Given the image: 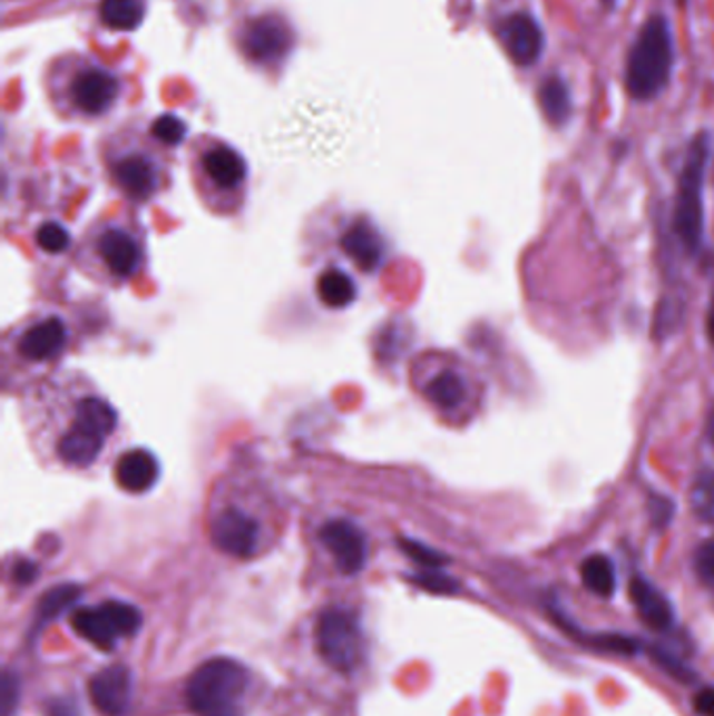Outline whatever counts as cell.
I'll return each instance as SVG.
<instances>
[{
    "label": "cell",
    "mask_w": 714,
    "mask_h": 716,
    "mask_svg": "<svg viewBox=\"0 0 714 716\" xmlns=\"http://www.w3.org/2000/svg\"><path fill=\"white\" fill-rule=\"evenodd\" d=\"M21 420L49 470L90 473L118 447L120 413L85 373H52L23 396Z\"/></svg>",
    "instance_id": "cell-1"
},
{
    "label": "cell",
    "mask_w": 714,
    "mask_h": 716,
    "mask_svg": "<svg viewBox=\"0 0 714 716\" xmlns=\"http://www.w3.org/2000/svg\"><path fill=\"white\" fill-rule=\"evenodd\" d=\"M209 537L231 558H254L264 539V509L271 507L268 489L258 478L228 475L212 492Z\"/></svg>",
    "instance_id": "cell-2"
},
{
    "label": "cell",
    "mask_w": 714,
    "mask_h": 716,
    "mask_svg": "<svg viewBox=\"0 0 714 716\" xmlns=\"http://www.w3.org/2000/svg\"><path fill=\"white\" fill-rule=\"evenodd\" d=\"M147 261L145 233L128 216H104L82 235L76 263L88 279L123 287L135 279Z\"/></svg>",
    "instance_id": "cell-3"
},
{
    "label": "cell",
    "mask_w": 714,
    "mask_h": 716,
    "mask_svg": "<svg viewBox=\"0 0 714 716\" xmlns=\"http://www.w3.org/2000/svg\"><path fill=\"white\" fill-rule=\"evenodd\" d=\"M70 346V327L59 315L32 313L21 318L4 337V363L23 375L51 373Z\"/></svg>",
    "instance_id": "cell-4"
},
{
    "label": "cell",
    "mask_w": 714,
    "mask_h": 716,
    "mask_svg": "<svg viewBox=\"0 0 714 716\" xmlns=\"http://www.w3.org/2000/svg\"><path fill=\"white\" fill-rule=\"evenodd\" d=\"M673 71V36L663 16L647 19L627 57L628 95L637 101H652L663 92Z\"/></svg>",
    "instance_id": "cell-5"
},
{
    "label": "cell",
    "mask_w": 714,
    "mask_h": 716,
    "mask_svg": "<svg viewBox=\"0 0 714 716\" xmlns=\"http://www.w3.org/2000/svg\"><path fill=\"white\" fill-rule=\"evenodd\" d=\"M250 685L244 664L212 658L197 666L187 683V704L197 716H242V702Z\"/></svg>",
    "instance_id": "cell-6"
},
{
    "label": "cell",
    "mask_w": 714,
    "mask_h": 716,
    "mask_svg": "<svg viewBox=\"0 0 714 716\" xmlns=\"http://www.w3.org/2000/svg\"><path fill=\"white\" fill-rule=\"evenodd\" d=\"M711 158L708 135L692 140L679 176L675 202V233L687 252H697L704 242V176Z\"/></svg>",
    "instance_id": "cell-7"
},
{
    "label": "cell",
    "mask_w": 714,
    "mask_h": 716,
    "mask_svg": "<svg viewBox=\"0 0 714 716\" xmlns=\"http://www.w3.org/2000/svg\"><path fill=\"white\" fill-rule=\"evenodd\" d=\"M199 175V193L206 206L223 216L242 206L245 180H247V164L239 151L218 143L206 149L197 161Z\"/></svg>",
    "instance_id": "cell-8"
},
{
    "label": "cell",
    "mask_w": 714,
    "mask_h": 716,
    "mask_svg": "<svg viewBox=\"0 0 714 716\" xmlns=\"http://www.w3.org/2000/svg\"><path fill=\"white\" fill-rule=\"evenodd\" d=\"M314 537L319 547L330 556L335 570L344 577L363 572L369 559V534L354 516L335 511L319 520Z\"/></svg>",
    "instance_id": "cell-9"
},
{
    "label": "cell",
    "mask_w": 714,
    "mask_h": 716,
    "mask_svg": "<svg viewBox=\"0 0 714 716\" xmlns=\"http://www.w3.org/2000/svg\"><path fill=\"white\" fill-rule=\"evenodd\" d=\"M316 647L325 663L338 673H352L363 658V630L354 611L332 606L316 622Z\"/></svg>",
    "instance_id": "cell-10"
},
{
    "label": "cell",
    "mask_w": 714,
    "mask_h": 716,
    "mask_svg": "<svg viewBox=\"0 0 714 716\" xmlns=\"http://www.w3.org/2000/svg\"><path fill=\"white\" fill-rule=\"evenodd\" d=\"M143 625V614L137 606L107 599L92 608H80L71 616L74 630L92 646L111 651L120 639L137 635Z\"/></svg>",
    "instance_id": "cell-11"
},
{
    "label": "cell",
    "mask_w": 714,
    "mask_h": 716,
    "mask_svg": "<svg viewBox=\"0 0 714 716\" xmlns=\"http://www.w3.org/2000/svg\"><path fill=\"white\" fill-rule=\"evenodd\" d=\"M413 384L419 396L440 415L461 413L471 399L466 373L449 363H438L434 359H421L413 367Z\"/></svg>",
    "instance_id": "cell-12"
},
{
    "label": "cell",
    "mask_w": 714,
    "mask_h": 716,
    "mask_svg": "<svg viewBox=\"0 0 714 716\" xmlns=\"http://www.w3.org/2000/svg\"><path fill=\"white\" fill-rule=\"evenodd\" d=\"M333 245L361 275H375L385 264V237L365 216H350L335 225Z\"/></svg>",
    "instance_id": "cell-13"
},
{
    "label": "cell",
    "mask_w": 714,
    "mask_h": 716,
    "mask_svg": "<svg viewBox=\"0 0 714 716\" xmlns=\"http://www.w3.org/2000/svg\"><path fill=\"white\" fill-rule=\"evenodd\" d=\"M114 185L133 202H149L156 197L164 180L156 159L143 151H126L109 164Z\"/></svg>",
    "instance_id": "cell-14"
},
{
    "label": "cell",
    "mask_w": 714,
    "mask_h": 716,
    "mask_svg": "<svg viewBox=\"0 0 714 716\" xmlns=\"http://www.w3.org/2000/svg\"><path fill=\"white\" fill-rule=\"evenodd\" d=\"M294 47L292 28L277 16H262L247 21L242 35L244 53L256 63L281 61Z\"/></svg>",
    "instance_id": "cell-15"
},
{
    "label": "cell",
    "mask_w": 714,
    "mask_h": 716,
    "mask_svg": "<svg viewBox=\"0 0 714 716\" xmlns=\"http://www.w3.org/2000/svg\"><path fill=\"white\" fill-rule=\"evenodd\" d=\"M88 694L99 713L124 716L133 702V675L124 664H111L90 679Z\"/></svg>",
    "instance_id": "cell-16"
},
{
    "label": "cell",
    "mask_w": 714,
    "mask_h": 716,
    "mask_svg": "<svg viewBox=\"0 0 714 716\" xmlns=\"http://www.w3.org/2000/svg\"><path fill=\"white\" fill-rule=\"evenodd\" d=\"M499 38L516 66L528 68L539 61L545 38L537 19L532 16L514 13L503 19L499 26Z\"/></svg>",
    "instance_id": "cell-17"
},
{
    "label": "cell",
    "mask_w": 714,
    "mask_h": 716,
    "mask_svg": "<svg viewBox=\"0 0 714 716\" xmlns=\"http://www.w3.org/2000/svg\"><path fill=\"white\" fill-rule=\"evenodd\" d=\"M71 101L87 116H101L116 104L120 80L105 70L82 71L71 85Z\"/></svg>",
    "instance_id": "cell-18"
},
{
    "label": "cell",
    "mask_w": 714,
    "mask_h": 716,
    "mask_svg": "<svg viewBox=\"0 0 714 716\" xmlns=\"http://www.w3.org/2000/svg\"><path fill=\"white\" fill-rule=\"evenodd\" d=\"M159 478V463L156 454L145 449H130L116 457L114 480L128 494H143L156 487Z\"/></svg>",
    "instance_id": "cell-19"
},
{
    "label": "cell",
    "mask_w": 714,
    "mask_h": 716,
    "mask_svg": "<svg viewBox=\"0 0 714 716\" xmlns=\"http://www.w3.org/2000/svg\"><path fill=\"white\" fill-rule=\"evenodd\" d=\"M630 599L635 604V610L644 620L645 627L652 630L671 629L675 620V610L668 601V597L658 591L649 580L635 577L630 580Z\"/></svg>",
    "instance_id": "cell-20"
},
{
    "label": "cell",
    "mask_w": 714,
    "mask_h": 716,
    "mask_svg": "<svg viewBox=\"0 0 714 716\" xmlns=\"http://www.w3.org/2000/svg\"><path fill=\"white\" fill-rule=\"evenodd\" d=\"M359 296V285L346 268L325 266L316 277V297L327 308H349Z\"/></svg>",
    "instance_id": "cell-21"
},
{
    "label": "cell",
    "mask_w": 714,
    "mask_h": 716,
    "mask_svg": "<svg viewBox=\"0 0 714 716\" xmlns=\"http://www.w3.org/2000/svg\"><path fill=\"white\" fill-rule=\"evenodd\" d=\"M539 106L545 118L554 126L568 122L573 114V95L568 85L559 76H549L540 82Z\"/></svg>",
    "instance_id": "cell-22"
},
{
    "label": "cell",
    "mask_w": 714,
    "mask_h": 716,
    "mask_svg": "<svg viewBox=\"0 0 714 716\" xmlns=\"http://www.w3.org/2000/svg\"><path fill=\"white\" fill-rule=\"evenodd\" d=\"M80 595L82 589L76 585H59L49 594L42 595L36 611L35 632H40L49 622L57 620L63 611L70 610L71 606L80 599Z\"/></svg>",
    "instance_id": "cell-23"
},
{
    "label": "cell",
    "mask_w": 714,
    "mask_h": 716,
    "mask_svg": "<svg viewBox=\"0 0 714 716\" xmlns=\"http://www.w3.org/2000/svg\"><path fill=\"white\" fill-rule=\"evenodd\" d=\"M580 578H583V585L597 597L608 599L616 591L614 563L601 553L589 556L580 563Z\"/></svg>",
    "instance_id": "cell-24"
},
{
    "label": "cell",
    "mask_w": 714,
    "mask_h": 716,
    "mask_svg": "<svg viewBox=\"0 0 714 716\" xmlns=\"http://www.w3.org/2000/svg\"><path fill=\"white\" fill-rule=\"evenodd\" d=\"M145 18L143 0H101V19L111 30H135Z\"/></svg>",
    "instance_id": "cell-25"
},
{
    "label": "cell",
    "mask_w": 714,
    "mask_h": 716,
    "mask_svg": "<svg viewBox=\"0 0 714 716\" xmlns=\"http://www.w3.org/2000/svg\"><path fill=\"white\" fill-rule=\"evenodd\" d=\"M689 506L702 522L714 526V470L697 473L689 490Z\"/></svg>",
    "instance_id": "cell-26"
},
{
    "label": "cell",
    "mask_w": 714,
    "mask_h": 716,
    "mask_svg": "<svg viewBox=\"0 0 714 716\" xmlns=\"http://www.w3.org/2000/svg\"><path fill=\"white\" fill-rule=\"evenodd\" d=\"M36 244L47 254H63L70 247V233L57 223H47L36 231Z\"/></svg>",
    "instance_id": "cell-27"
},
{
    "label": "cell",
    "mask_w": 714,
    "mask_h": 716,
    "mask_svg": "<svg viewBox=\"0 0 714 716\" xmlns=\"http://www.w3.org/2000/svg\"><path fill=\"white\" fill-rule=\"evenodd\" d=\"M151 135H154V139L164 143V145H178L187 135V126L180 118H176L173 114H166V116H159L156 122L151 124Z\"/></svg>",
    "instance_id": "cell-28"
},
{
    "label": "cell",
    "mask_w": 714,
    "mask_h": 716,
    "mask_svg": "<svg viewBox=\"0 0 714 716\" xmlns=\"http://www.w3.org/2000/svg\"><path fill=\"white\" fill-rule=\"evenodd\" d=\"M649 656L654 658V663L661 664L664 670H666L671 677H675L677 681H696V675H694L685 664L681 663L677 656H673L671 651H666L663 647H649Z\"/></svg>",
    "instance_id": "cell-29"
},
{
    "label": "cell",
    "mask_w": 714,
    "mask_h": 716,
    "mask_svg": "<svg viewBox=\"0 0 714 716\" xmlns=\"http://www.w3.org/2000/svg\"><path fill=\"white\" fill-rule=\"evenodd\" d=\"M694 572L702 585L714 589V539L697 547L694 553Z\"/></svg>",
    "instance_id": "cell-30"
},
{
    "label": "cell",
    "mask_w": 714,
    "mask_h": 716,
    "mask_svg": "<svg viewBox=\"0 0 714 716\" xmlns=\"http://www.w3.org/2000/svg\"><path fill=\"white\" fill-rule=\"evenodd\" d=\"M19 694H21V685H19L18 675L7 670L0 681V713L2 716H13V713L18 710Z\"/></svg>",
    "instance_id": "cell-31"
},
{
    "label": "cell",
    "mask_w": 714,
    "mask_h": 716,
    "mask_svg": "<svg viewBox=\"0 0 714 716\" xmlns=\"http://www.w3.org/2000/svg\"><path fill=\"white\" fill-rule=\"evenodd\" d=\"M591 644L599 649H606L612 654H623V656H635L639 651L637 641L628 639L625 635H599V637H593Z\"/></svg>",
    "instance_id": "cell-32"
},
{
    "label": "cell",
    "mask_w": 714,
    "mask_h": 716,
    "mask_svg": "<svg viewBox=\"0 0 714 716\" xmlns=\"http://www.w3.org/2000/svg\"><path fill=\"white\" fill-rule=\"evenodd\" d=\"M415 580H418L419 587H423V589H428L432 594H454L457 591V582H454L453 578L438 575V572L421 575Z\"/></svg>",
    "instance_id": "cell-33"
},
{
    "label": "cell",
    "mask_w": 714,
    "mask_h": 716,
    "mask_svg": "<svg viewBox=\"0 0 714 716\" xmlns=\"http://www.w3.org/2000/svg\"><path fill=\"white\" fill-rule=\"evenodd\" d=\"M649 513H652V522L658 526V528H664L673 520V513H675V506L666 499V497H658L649 503Z\"/></svg>",
    "instance_id": "cell-34"
},
{
    "label": "cell",
    "mask_w": 714,
    "mask_h": 716,
    "mask_svg": "<svg viewBox=\"0 0 714 716\" xmlns=\"http://www.w3.org/2000/svg\"><path fill=\"white\" fill-rule=\"evenodd\" d=\"M407 553H409L411 558L418 559L419 563L428 566V568H440L442 563H447L444 556L436 553L432 549H426V547H421V545H407Z\"/></svg>",
    "instance_id": "cell-35"
},
{
    "label": "cell",
    "mask_w": 714,
    "mask_h": 716,
    "mask_svg": "<svg viewBox=\"0 0 714 716\" xmlns=\"http://www.w3.org/2000/svg\"><path fill=\"white\" fill-rule=\"evenodd\" d=\"M694 713L700 716H714V687L697 692L694 696Z\"/></svg>",
    "instance_id": "cell-36"
},
{
    "label": "cell",
    "mask_w": 714,
    "mask_h": 716,
    "mask_svg": "<svg viewBox=\"0 0 714 716\" xmlns=\"http://www.w3.org/2000/svg\"><path fill=\"white\" fill-rule=\"evenodd\" d=\"M49 716H80V710L71 699H52V704L49 706Z\"/></svg>",
    "instance_id": "cell-37"
},
{
    "label": "cell",
    "mask_w": 714,
    "mask_h": 716,
    "mask_svg": "<svg viewBox=\"0 0 714 716\" xmlns=\"http://www.w3.org/2000/svg\"><path fill=\"white\" fill-rule=\"evenodd\" d=\"M36 575H38V570H36L35 563H30V561H19L18 566H16V580H18L19 585L32 582Z\"/></svg>",
    "instance_id": "cell-38"
},
{
    "label": "cell",
    "mask_w": 714,
    "mask_h": 716,
    "mask_svg": "<svg viewBox=\"0 0 714 716\" xmlns=\"http://www.w3.org/2000/svg\"><path fill=\"white\" fill-rule=\"evenodd\" d=\"M706 333H708V340L714 346V294L713 300H711V308H708V316H706Z\"/></svg>",
    "instance_id": "cell-39"
},
{
    "label": "cell",
    "mask_w": 714,
    "mask_h": 716,
    "mask_svg": "<svg viewBox=\"0 0 714 716\" xmlns=\"http://www.w3.org/2000/svg\"><path fill=\"white\" fill-rule=\"evenodd\" d=\"M706 434H708V440H711V444L714 447V409L711 411V415H708V425H706Z\"/></svg>",
    "instance_id": "cell-40"
},
{
    "label": "cell",
    "mask_w": 714,
    "mask_h": 716,
    "mask_svg": "<svg viewBox=\"0 0 714 716\" xmlns=\"http://www.w3.org/2000/svg\"><path fill=\"white\" fill-rule=\"evenodd\" d=\"M604 2V7H608V9H614V4H616V0H601Z\"/></svg>",
    "instance_id": "cell-41"
}]
</instances>
